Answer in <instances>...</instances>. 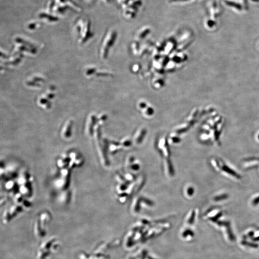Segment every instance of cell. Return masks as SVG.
<instances>
[{"label":"cell","instance_id":"obj_1","mask_svg":"<svg viewBox=\"0 0 259 259\" xmlns=\"http://www.w3.org/2000/svg\"><path fill=\"white\" fill-rule=\"evenodd\" d=\"M146 133V131L145 130H144L141 131L140 132H139L138 134L135 136V142L137 143V144H139V143H140L142 142L143 139V138L145 137Z\"/></svg>","mask_w":259,"mask_h":259},{"label":"cell","instance_id":"obj_2","mask_svg":"<svg viewBox=\"0 0 259 259\" xmlns=\"http://www.w3.org/2000/svg\"><path fill=\"white\" fill-rule=\"evenodd\" d=\"M225 3L228 6L235 8L237 9V10H241L242 9V6L237 3H235L233 1H225Z\"/></svg>","mask_w":259,"mask_h":259},{"label":"cell","instance_id":"obj_3","mask_svg":"<svg viewBox=\"0 0 259 259\" xmlns=\"http://www.w3.org/2000/svg\"><path fill=\"white\" fill-rule=\"evenodd\" d=\"M170 163V162H166V170L168 171V174L170 176L173 175L174 171L173 166Z\"/></svg>","mask_w":259,"mask_h":259},{"label":"cell","instance_id":"obj_4","mask_svg":"<svg viewBox=\"0 0 259 259\" xmlns=\"http://www.w3.org/2000/svg\"><path fill=\"white\" fill-rule=\"evenodd\" d=\"M194 190L193 188L192 187H189L187 188V189L186 190V194H187V196L189 197H191L193 196L194 193Z\"/></svg>","mask_w":259,"mask_h":259},{"label":"cell","instance_id":"obj_5","mask_svg":"<svg viewBox=\"0 0 259 259\" xmlns=\"http://www.w3.org/2000/svg\"><path fill=\"white\" fill-rule=\"evenodd\" d=\"M227 197H228V195H225H225H219L217 196H216L215 197V200L216 201H219V200L225 199Z\"/></svg>","mask_w":259,"mask_h":259},{"label":"cell","instance_id":"obj_6","mask_svg":"<svg viewBox=\"0 0 259 259\" xmlns=\"http://www.w3.org/2000/svg\"><path fill=\"white\" fill-rule=\"evenodd\" d=\"M171 141L173 143H177L180 142V139L179 138H178L177 136H172L171 138Z\"/></svg>","mask_w":259,"mask_h":259},{"label":"cell","instance_id":"obj_7","mask_svg":"<svg viewBox=\"0 0 259 259\" xmlns=\"http://www.w3.org/2000/svg\"><path fill=\"white\" fill-rule=\"evenodd\" d=\"M259 196L258 197H257L256 198L254 199L253 200V204L254 205H257V204H259Z\"/></svg>","mask_w":259,"mask_h":259},{"label":"cell","instance_id":"obj_8","mask_svg":"<svg viewBox=\"0 0 259 259\" xmlns=\"http://www.w3.org/2000/svg\"><path fill=\"white\" fill-rule=\"evenodd\" d=\"M0 57H3L4 58H5V56L3 54V53H1V52H0Z\"/></svg>","mask_w":259,"mask_h":259},{"label":"cell","instance_id":"obj_9","mask_svg":"<svg viewBox=\"0 0 259 259\" xmlns=\"http://www.w3.org/2000/svg\"><path fill=\"white\" fill-rule=\"evenodd\" d=\"M258 137H259V136H258Z\"/></svg>","mask_w":259,"mask_h":259}]
</instances>
